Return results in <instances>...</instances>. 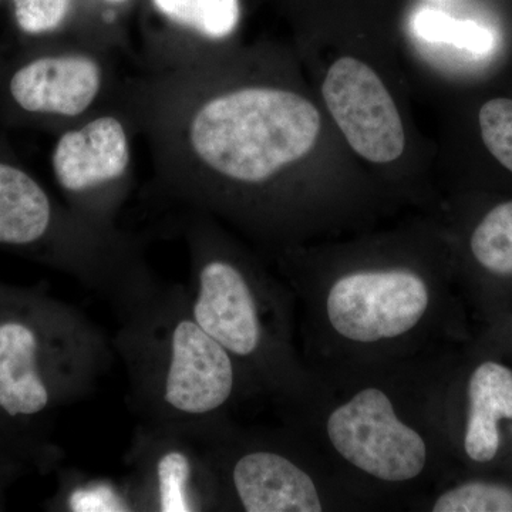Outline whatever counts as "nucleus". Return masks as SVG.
Instances as JSON below:
<instances>
[{
	"instance_id": "1",
	"label": "nucleus",
	"mask_w": 512,
	"mask_h": 512,
	"mask_svg": "<svg viewBox=\"0 0 512 512\" xmlns=\"http://www.w3.org/2000/svg\"><path fill=\"white\" fill-rule=\"evenodd\" d=\"M163 83L148 117L164 178L184 200L210 181L269 183L318 141V109L291 90L198 94L181 73Z\"/></svg>"
},
{
	"instance_id": "2",
	"label": "nucleus",
	"mask_w": 512,
	"mask_h": 512,
	"mask_svg": "<svg viewBox=\"0 0 512 512\" xmlns=\"http://www.w3.org/2000/svg\"><path fill=\"white\" fill-rule=\"evenodd\" d=\"M72 319L40 292L23 291L0 316V412L25 426L69 393Z\"/></svg>"
},
{
	"instance_id": "3",
	"label": "nucleus",
	"mask_w": 512,
	"mask_h": 512,
	"mask_svg": "<svg viewBox=\"0 0 512 512\" xmlns=\"http://www.w3.org/2000/svg\"><path fill=\"white\" fill-rule=\"evenodd\" d=\"M326 433L350 466L383 483H409L429 458L424 437L404 423L389 394L366 387L329 414Z\"/></svg>"
},
{
	"instance_id": "4",
	"label": "nucleus",
	"mask_w": 512,
	"mask_h": 512,
	"mask_svg": "<svg viewBox=\"0 0 512 512\" xmlns=\"http://www.w3.org/2000/svg\"><path fill=\"white\" fill-rule=\"evenodd\" d=\"M431 289L409 269H365L340 276L326 295L329 325L349 342L402 338L429 312Z\"/></svg>"
},
{
	"instance_id": "5",
	"label": "nucleus",
	"mask_w": 512,
	"mask_h": 512,
	"mask_svg": "<svg viewBox=\"0 0 512 512\" xmlns=\"http://www.w3.org/2000/svg\"><path fill=\"white\" fill-rule=\"evenodd\" d=\"M164 332L154 386L161 406L185 419L217 413L234 394V357L191 313L175 316Z\"/></svg>"
},
{
	"instance_id": "6",
	"label": "nucleus",
	"mask_w": 512,
	"mask_h": 512,
	"mask_svg": "<svg viewBox=\"0 0 512 512\" xmlns=\"http://www.w3.org/2000/svg\"><path fill=\"white\" fill-rule=\"evenodd\" d=\"M323 100L349 146L372 163H392L406 148L402 117L379 74L356 57L336 60Z\"/></svg>"
},
{
	"instance_id": "7",
	"label": "nucleus",
	"mask_w": 512,
	"mask_h": 512,
	"mask_svg": "<svg viewBox=\"0 0 512 512\" xmlns=\"http://www.w3.org/2000/svg\"><path fill=\"white\" fill-rule=\"evenodd\" d=\"M191 316L234 359H254L264 350L258 295L248 276L228 259L214 256L198 262Z\"/></svg>"
},
{
	"instance_id": "8",
	"label": "nucleus",
	"mask_w": 512,
	"mask_h": 512,
	"mask_svg": "<svg viewBox=\"0 0 512 512\" xmlns=\"http://www.w3.org/2000/svg\"><path fill=\"white\" fill-rule=\"evenodd\" d=\"M131 157L126 121L104 113L64 131L53 148L52 167L67 194L86 198L123 183Z\"/></svg>"
},
{
	"instance_id": "9",
	"label": "nucleus",
	"mask_w": 512,
	"mask_h": 512,
	"mask_svg": "<svg viewBox=\"0 0 512 512\" xmlns=\"http://www.w3.org/2000/svg\"><path fill=\"white\" fill-rule=\"evenodd\" d=\"M104 86L106 70L100 60L76 50L23 64L10 79L9 92L28 113L80 119L99 101Z\"/></svg>"
},
{
	"instance_id": "10",
	"label": "nucleus",
	"mask_w": 512,
	"mask_h": 512,
	"mask_svg": "<svg viewBox=\"0 0 512 512\" xmlns=\"http://www.w3.org/2000/svg\"><path fill=\"white\" fill-rule=\"evenodd\" d=\"M232 485L247 512L323 510L313 478L291 458L275 451H249L232 467Z\"/></svg>"
},
{
	"instance_id": "11",
	"label": "nucleus",
	"mask_w": 512,
	"mask_h": 512,
	"mask_svg": "<svg viewBox=\"0 0 512 512\" xmlns=\"http://www.w3.org/2000/svg\"><path fill=\"white\" fill-rule=\"evenodd\" d=\"M56 231V210L32 175L0 163V245L32 248Z\"/></svg>"
},
{
	"instance_id": "12",
	"label": "nucleus",
	"mask_w": 512,
	"mask_h": 512,
	"mask_svg": "<svg viewBox=\"0 0 512 512\" xmlns=\"http://www.w3.org/2000/svg\"><path fill=\"white\" fill-rule=\"evenodd\" d=\"M512 420V370L484 362L468 382V417L464 450L477 463L494 460L500 450L501 420Z\"/></svg>"
},
{
	"instance_id": "13",
	"label": "nucleus",
	"mask_w": 512,
	"mask_h": 512,
	"mask_svg": "<svg viewBox=\"0 0 512 512\" xmlns=\"http://www.w3.org/2000/svg\"><path fill=\"white\" fill-rule=\"evenodd\" d=\"M478 264L497 275H512V201L497 205L478 224L470 242Z\"/></svg>"
},
{
	"instance_id": "14",
	"label": "nucleus",
	"mask_w": 512,
	"mask_h": 512,
	"mask_svg": "<svg viewBox=\"0 0 512 512\" xmlns=\"http://www.w3.org/2000/svg\"><path fill=\"white\" fill-rule=\"evenodd\" d=\"M157 508L161 512L197 511L192 501L191 458L181 450L165 451L156 466Z\"/></svg>"
},
{
	"instance_id": "15",
	"label": "nucleus",
	"mask_w": 512,
	"mask_h": 512,
	"mask_svg": "<svg viewBox=\"0 0 512 512\" xmlns=\"http://www.w3.org/2000/svg\"><path fill=\"white\" fill-rule=\"evenodd\" d=\"M416 30L430 42L448 43L473 53L490 52L494 37L490 30L466 20H457L436 10H423L416 19Z\"/></svg>"
},
{
	"instance_id": "16",
	"label": "nucleus",
	"mask_w": 512,
	"mask_h": 512,
	"mask_svg": "<svg viewBox=\"0 0 512 512\" xmlns=\"http://www.w3.org/2000/svg\"><path fill=\"white\" fill-rule=\"evenodd\" d=\"M434 512H512V491L504 485L466 483L434 501Z\"/></svg>"
},
{
	"instance_id": "17",
	"label": "nucleus",
	"mask_w": 512,
	"mask_h": 512,
	"mask_svg": "<svg viewBox=\"0 0 512 512\" xmlns=\"http://www.w3.org/2000/svg\"><path fill=\"white\" fill-rule=\"evenodd\" d=\"M478 123L487 150L512 173V100L487 101L478 114Z\"/></svg>"
},
{
	"instance_id": "18",
	"label": "nucleus",
	"mask_w": 512,
	"mask_h": 512,
	"mask_svg": "<svg viewBox=\"0 0 512 512\" xmlns=\"http://www.w3.org/2000/svg\"><path fill=\"white\" fill-rule=\"evenodd\" d=\"M73 0H13L19 29L28 35L55 32L69 16Z\"/></svg>"
},
{
	"instance_id": "19",
	"label": "nucleus",
	"mask_w": 512,
	"mask_h": 512,
	"mask_svg": "<svg viewBox=\"0 0 512 512\" xmlns=\"http://www.w3.org/2000/svg\"><path fill=\"white\" fill-rule=\"evenodd\" d=\"M239 0H200L195 33L210 40L225 39L237 29Z\"/></svg>"
},
{
	"instance_id": "20",
	"label": "nucleus",
	"mask_w": 512,
	"mask_h": 512,
	"mask_svg": "<svg viewBox=\"0 0 512 512\" xmlns=\"http://www.w3.org/2000/svg\"><path fill=\"white\" fill-rule=\"evenodd\" d=\"M66 504L70 511L79 512L130 510L121 495L117 494L109 484L77 488L67 497Z\"/></svg>"
},
{
	"instance_id": "21",
	"label": "nucleus",
	"mask_w": 512,
	"mask_h": 512,
	"mask_svg": "<svg viewBox=\"0 0 512 512\" xmlns=\"http://www.w3.org/2000/svg\"><path fill=\"white\" fill-rule=\"evenodd\" d=\"M35 441L22 433V426L0 412V457L19 461L36 456Z\"/></svg>"
},
{
	"instance_id": "22",
	"label": "nucleus",
	"mask_w": 512,
	"mask_h": 512,
	"mask_svg": "<svg viewBox=\"0 0 512 512\" xmlns=\"http://www.w3.org/2000/svg\"><path fill=\"white\" fill-rule=\"evenodd\" d=\"M153 3L168 22L195 32L200 0H153Z\"/></svg>"
},
{
	"instance_id": "23",
	"label": "nucleus",
	"mask_w": 512,
	"mask_h": 512,
	"mask_svg": "<svg viewBox=\"0 0 512 512\" xmlns=\"http://www.w3.org/2000/svg\"><path fill=\"white\" fill-rule=\"evenodd\" d=\"M22 291L23 289H10L0 286V316L5 315L15 305Z\"/></svg>"
},
{
	"instance_id": "24",
	"label": "nucleus",
	"mask_w": 512,
	"mask_h": 512,
	"mask_svg": "<svg viewBox=\"0 0 512 512\" xmlns=\"http://www.w3.org/2000/svg\"><path fill=\"white\" fill-rule=\"evenodd\" d=\"M18 467L15 460L3 458V460L0 461V508H2L3 487L8 483L9 477L18 471Z\"/></svg>"
},
{
	"instance_id": "25",
	"label": "nucleus",
	"mask_w": 512,
	"mask_h": 512,
	"mask_svg": "<svg viewBox=\"0 0 512 512\" xmlns=\"http://www.w3.org/2000/svg\"><path fill=\"white\" fill-rule=\"evenodd\" d=\"M107 3H113V5H121V3H126L127 0H104Z\"/></svg>"
}]
</instances>
